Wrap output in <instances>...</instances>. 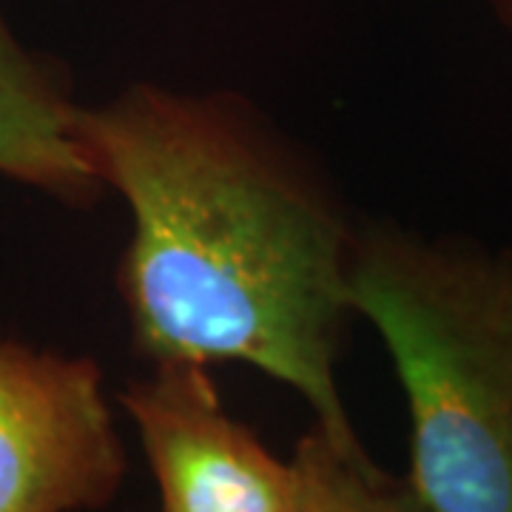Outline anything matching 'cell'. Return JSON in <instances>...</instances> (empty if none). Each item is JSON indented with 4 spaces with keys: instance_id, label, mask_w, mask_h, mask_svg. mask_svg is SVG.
<instances>
[{
    "instance_id": "3",
    "label": "cell",
    "mask_w": 512,
    "mask_h": 512,
    "mask_svg": "<svg viewBox=\"0 0 512 512\" xmlns=\"http://www.w3.org/2000/svg\"><path fill=\"white\" fill-rule=\"evenodd\" d=\"M168 512H410L402 476L313 424L276 456L222 404L208 365L160 362L120 396Z\"/></svg>"
},
{
    "instance_id": "6",
    "label": "cell",
    "mask_w": 512,
    "mask_h": 512,
    "mask_svg": "<svg viewBox=\"0 0 512 512\" xmlns=\"http://www.w3.org/2000/svg\"><path fill=\"white\" fill-rule=\"evenodd\" d=\"M495 3V15L501 18L504 26H510L512 29V0H493Z\"/></svg>"
},
{
    "instance_id": "4",
    "label": "cell",
    "mask_w": 512,
    "mask_h": 512,
    "mask_svg": "<svg viewBox=\"0 0 512 512\" xmlns=\"http://www.w3.org/2000/svg\"><path fill=\"white\" fill-rule=\"evenodd\" d=\"M126 470L97 362L0 339V512L100 510Z\"/></svg>"
},
{
    "instance_id": "2",
    "label": "cell",
    "mask_w": 512,
    "mask_h": 512,
    "mask_svg": "<svg viewBox=\"0 0 512 512\" xmlns=\"http://www.w3.org/2000/svg\"><path fill=\"white\" fill-rule=\"evenodd\" d=\"M350 305L410 407V512H512V251L356 228Z\"/></svg>"
},
{
    "instance_id": "1",
    "label": "cell",
    "mask_w": 512,
    "mask_h": 512,
    "mask_svg": "<svg viewBox=\"0 0 512 512\" xmlns=\"http://www.w3.org/2000/svg\"><path fill=\"white\" fill-rule=\"evenodd\" d=\"M74 128L131 214L117 285L134 350L256 367L367 456L336 382L359 225L328 174L234 92L134 83Z\"/></svg>"
},
{
    "instance_id": "5",
    "label": "cell",
    "mask_w": 512,
    "mask_h": 512,
    "mask_svg": "<svg viewBox=\"0 0 512 512\" xmlns=\"http://www.w3.org/2000/svg\"><path fill=\"white\" fill-rule=\"evenodd\" d=\"M77 109L60 72L23 46L0 3V177L63 205H92L106 188L77 140Z\"/></svg>"
}]
</instances>
